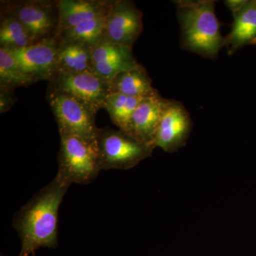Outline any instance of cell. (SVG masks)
Segmentation results:
<instances>
[{
  "mask_svg": "<svg viewBox=\"0 0 256 256\" xmlns=\"http://www.w3.org/2000/svg\"><path fill=\"white\" fill-rule=\"evenodd\" d=\"M70 185L56 174L15 214L12 225L21 240L18 256H30L40 248L57 246L58 210Z\"/></svg>",
  "mask_w": 256,
  "mask_h": 256,
  "instance_id": "6da1fadb",
  "label": "cell"
},
{
  "mask_svg": "<svg viewBox=\"0 0 256 256\" xmlns=\"http://www.w3.org/2000/svg\"><path fill=\"white\" fill-rule=\"evenodd\" d=\"M181 30L183 50L215 60L224 44L220 23L215 12L214 0L174 1Z\"/></svg>",
  "mask_w": 256,
  "mask_h": 256,
  "instance_id": "7a4b0ae2",
  "label": "cell"
},
{
  "mask_svg": "<svg viewBox=\"0 0 256 256\" xmlns=\"http://www.w3.org/2000/svg\"><path fill=\"white\" fill-rule=\"evenodd\" d=\"M154 149L121 130L99 128L97 152L101 170L131 169L150 156Z\"/></svg>",
  "mask_w": 256,
  "mask_h": 256,
  "instance_id": "3957f363",
  "label": "cell"
},
{
  "mask_svg": "<svg viewBox=\"0 0 256 256\" xmlns=\"http://www.w3.org/2000/svg\"><path fill=\"white\" fill-rule=\"evenodd\" d=\"M60 134L57 174L70 184L92 182L101 170L97 148L73 134Z\"/></svg>",
  "mask_w": 256,
  "mask_h": 256,
  "instance_id": "277c9868",
  "label": "cell"
},
{
  "mask_svg": "<svg viewBox=\"0 0 256 256\" xmlns=\"http://www.w3.org/2000/svg\"><path fill=\"white\" fill-rule=\"evenodd\" d=\"M47 99L60 133L77 136L97 148L99 130L96 124L97 110L74 96L60 92H47Z\"/></svg>",
  "mask_w": 256,
  "mask_h": 256,
  "instance_id": "5b68a950",
  "label": "cell"
},
{
  "mask_svg": "<svg viewBox=\"0 0 256 256\" xmlns=\"http://www.w3.org/2000/svg\"><path fill=\"white\" fill-rule=\"evenodd\" d=\"M1 12L16 16L30 32L35 42L57 36L58 26L57 1H4L1 3Z\"/></svg>",
  "mask_w": 256,
  "mask_h": 256,
  "instance_id": "8992f818",
  "label": "cell"
},
{
  "mask_svg": "<svg viewBox=\"0 0 256 256\" xmlns=\"http://www.w3.org/2000/svg\"><path fill=\"white\" fill-rule=\"evenodd\" d=\"M48 92L74 96L98 111L110 94V84L92 72L58 73L48 82Z\"/></svg>",
  "mask_w": 256,
  "mask_h": 256,
  "instance_id": "52a82bcc",
  "label": "cell"
},
{
  "mask_svg": "<svg viewBox=\"0 0 256 256\" xmlns=\"http://www.w3.org/2000/svg\"><path fill=\"white\" fill-rule=\"evenodd\" d=\"M56 36L42 40L30 46L10 52L24 73L35 82H50L58 72V46Z\"/></svg>",
  "mask_w": 256,
  "mask_h": 256,
  "instance_id": "ba28073f",
  "label": "cell"
},
{
  "mask_svg": "<svg viewBox=\"0 0 256 256\" xmlns=\"http://www.w3.org/2000/svg\"><path fill=\"white\" fill-rule=\"evenodd\" d=\"M143 30L142 12L129 0H114L106 16L104 36L132 48Z\"/></svg>",
  "mask_w": 256,
  "mask_h": 256,
  "instance_id": "9c48e42d",
  "label": "cell"
},
{
  "mask_svg": "<svg viewBox=\"0 0 256 256\" xmlns=\"http://www.w3.org/2000/svg\"><path fill=\"white\" fill-rule=\"evenodd\" d=\"M192 126L191 117L183 104L168 99L154 136V148L168 152L178 150L186 143Z\"/></svg>",
  "mask_w": 256,
  "mask_h": 256,
  "instance_id": "30bf717a",
  "label": "cell"
},
{
  "mask_svg": "<svg viewBox=\"0 0 256 256\" xmlns=\"http://www.w3.org/2000/svg\"><path fill=\"white\" fill-rule=\"evenodd\" d=\"M92 72L109 84L120 74L140 65L132 48L111 42L105 36L92 47Z\"/></svg>",
  "mask_w": 256,
  "mask_h": 256,
  "instance_id": "8fae6325",
  "label": "cell"
},
{
  "mask_svg": "<svg viewBox=\"0 0 256 256\" xmlns=\"http://www.w3.org/2000/svg\"><path fill=\"white\" fill-rule=\"evenodd\" d=\"M168 100L160 94L143 99L132 114L129 134L156 148L154 136Z\"/></svg>",
  "mask_w": 256,
  "mask_h": 256,
  "instance_id": "7c38bea8",
  "label": "cell"
},
{
  "mask_svg": "<svg viewBox=\"0 0 256 256\" xmlns=\"http://www.w3.org/2000/svg\"><path fill=\"white\" fill-rule=\"evenodd\" d=\"M114 2L112 0H58L57 36L60 32L84 22L108 14Z\"/></svg>",
  "mask_w": 256,
  "mask_h": 256,
  "instance_id": "4fadbf2b",
  "label": "cell"
},
{
  "mask_svg": "<svg viewBox=\"0 0 256 256\" xmlns=\"http://www.w3.org/2000/svg\"><path fill=\"white\" fill-rule=\"evenodd\" d=\"M232 30L224 36L229 55L249 45L256 44V0H248L240 12L234 15Z\"/></svg>",
  "mask_w": 256,
  "mask_h": 256,
  "instance_id": "5bb4252c",
  "label": "cell"
},
{
  "mask_svg": "<svg viewBox=\"0 0 256 256\" xmlns=\"http://www.w3.org/2000/svg\"><path fill=\"white\" fill-rule=\"evenodd\" d=\"M111 92H118L131 97L146 98L159 94L152 86V80L146 68L138 67L120 74L110 82Z\"/></svg>",
  "mask_w": 256,
  "mask_h": 256,
  "instance_id": "9a60e30c",
  "label": "cell"
},
{
  "mask_svg": "<svg viewBox=\"0 0 256 256\" xmlns=\"http://www.w3.org/2000/svg\"><path fill=\"white\" fill-rule=\"evenodd\" d=\"M58 41L57 74L92 72V47L76 42Z\"/></svg>",
  "mask_w": 256,
  "mask_h": 256,
  "instance_id": "2e32d148",
  "label": "cell"
},
{
  "mask_svg": "<svg viewBox=\"0 0 256 256\" xmlns=\"http://www.w3.org/2000/svg\"><path fill=\"white\" fill-rule=\"evenodd\" d=\"M143 99L110 92L106 98L104 109L108 112L112 124L121 130L129 133L132 114Z\"/></svg>",
  "mask_w": 256,
  "mask_h": 256,
  "instance_id": "e0dca14e",
  "label": "cell"
},
{
  "mask_svg": "<svg viewBox=\"0 0 256 256\" xmlns=\"http://www.w3.org/2000/svg\"><path fill=\"white\" fill-rule=\"evenodd\" d=\"M36 43L30 32L14 15L1 12L0 48L8 50L24 48Z\"/></svg>",
  "mask_w": 256,
  "mask_h": 256,
  "instance_id": "ac0fdd59",
  "label": "cell"
},
{
  "mask_svg": "<svg viewBox=\"0 0 256 256\" xmlns=\"http://www.w3.org/2000/svg\"><path fill=\"white\" fill-rule=\"evenodd\" d=\"M107 14L79 24L60 32L56 37L60 41L76 42L92 48L104 36Z\"/></svg>",
  "mask_w": 256,
  "mask_h": 256,
  "instance_id": "d6986e66",
  "label": "cell"
},
{
  "mask_svg": "<svg viewBox=\"0 0 256 256\" xmlns=\"http://www.w3.org/2000/svg\"><path fill=\"white\" fill-rule=\"evenodd\" d=\"M35 82L21 70L10 50L0 48V86L14 90L16 88L28 87Z\"/></svg>",
  "mask_w": 256,
  "mask_h": 256,
  "instance_id": "ffe728a7",
  "label": "cell"
},
{
  "mask_svg": "<svg viewBox=\"0 0 256 256\" xmlns=\"http://www.w3.org/2000/svg\"><path fill=\"white\" fill-rule=\"evenodd\" d=\"M18 100L14 89L0 86V114L8 112Z\"/></svg>",
  "mask_w": 256,
  "mask_h": 256,
  "instance_id": "44dd1931",
  "label": "cell"
},
{
  "mask_svg": "<svg viewBox=\"0 0 256 256\" xmlns=\"http://www.w3.org/2000/svg\"><path fill=\"white\" fill-rule=\"evenodd\" d=\"M247 2L248 0H226L224 2V4L234 16L242 10Z\"/></svg>",
  "mask_w": 256,
  "mask_h": 256,
  "instance_id": "7402d4cb",
  "label": "cell"
}]
</instances>
